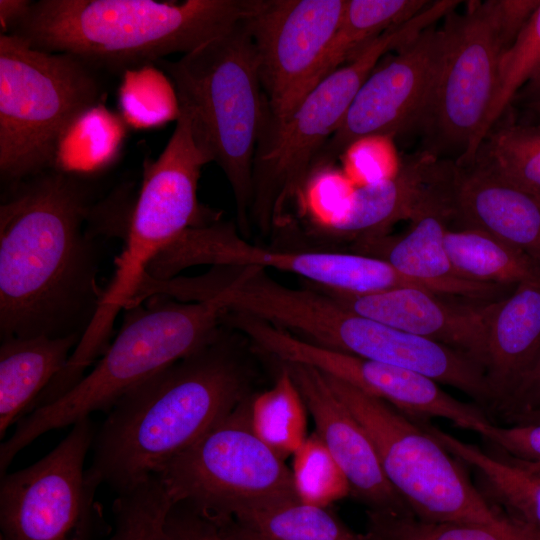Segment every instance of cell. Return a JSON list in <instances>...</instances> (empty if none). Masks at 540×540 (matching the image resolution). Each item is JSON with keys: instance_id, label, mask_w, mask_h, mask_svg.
I'll return each mask as SVG.
<instances>
[{"instance_id": "obj_1", "label": "cell", "mask_w": 540, "mask_h": 540, "mask_svg": "<svg viewBox=\"0 0 540 540\" xmlns=\"http://www.w3.org/2000/svg\"><path fill=\"white\" fill-rule=\"evenodd\" d=\"M0 205V337L82 336L103 299L100 245L84 230L89 191L47 170Z\"/></svg>"}, {"instance_id": "obj_2", "label": "cell", "mask_w": 540, "mask_h": 540, "mask_svg": "<svg viewBox=\"0 0 540 540\" xmlns=\"http://www.w3.org/2000/svg\"><path fill=\"white\" fill-rule=\"evenodd\" d=\"M247 396L244 366L220 332L111 408L96 430L88 470L127 492L160 474Z\"/></svg>"}, {"instance_id": "obj_3", "label": "cell", "mask_w": 540, "mask_h": 540, "mask_svg": "<svg viewBox=\"0 0 540 540\" xmlns=\"http://www.w3.org/2000/svg\"><path fill=\"white\" fill-rule=\"evenodd\" d=\"M262 0H39L10 32L30 46L121 71L187 54L250 17Z\"/></svg>"}, {"instance_id": "obj_4", "label": "cell", "mask_w": 540, "mask_h": 540, "mask_svg": "<svg viewBox=\"0 0 540 540\" xmlns=\"http://www.w3.org/2000/svg\"><path fill=\"white\" fill-rule=\"evenodd\" d=\"M126 310L122 326L96 366L55 401L20 419L0 445V474L42 434L73 425L94 412H109L128 392L194 353L220 333L227 308L215 295L183 302L149 296Z\"/></svg>"}, {"instance_id": "obj_5", "label": "cell", "mask_w": 540, "mask_h": 540, "mask_svg": "<svg viewBox=\"0 0 540 540\" xmlns=\"http://www.w3.org/2000/svg\"><path fill=\"white\" fill-rule=\"evenodd\" d=\"M245 20L176 61H158L176 89L180 112L189 118L196 143L232 188L243 233L248 229L254 158L266 116L256 51Z\"/></svg>"}, {"instance_id": "obj_6", "label": "cell", "mask_w": 540, "mask_h": 540, "mask_svg": "<svg viewBox=\"0 0 540 540\" xmlns=\"http://www.w3.org/2000/svg\"><path fill=\"white\" fill-rule=\"evenodd\" d=\"M253 315L304 340L421 373L456 388L490 411L484 369L468 356L430 339L357 314L324 289L291 288L271 277L254 287Z\"/></svg>"}, {"instance_id": "obj_7", "label": "cell", "mask_w": 540, "mask_h": 540, "mask_svg": "<svg viewBox=\"0 0 540 540\" xmlns=\"http://www.w3.org/2000/svg\"><path fill=\"white\" fill-rule=\"evenodd\" d=\"M96 69L80 58L0 35V175L13 186L53 169L58 141L100 103Z\"/></svg>"}, {"instance_id": "obj_8", "label": "cell", "mask_w": 540, "mask_h": 540, "mask_svg": "<svg viewBox=\"0 0 540 540\" xmlns=\"http://www.w3.org/2000/svg\"><path fill=\"white\" fill-rule=\"evenodd\" d=\"M433 24L423 11L371 42L352 61L314 86L283 119L265 116L253 165L250 215L262 231L285 220L287 204L301 196L313 163L338 128L358 90L388 52Z\"/></svg>"}, {"instance_id": "obj_9", "label": "cell", "mask_w": 540, "mask_h": 540, "mask_svg": "<svg viewBox=\"0 0 540 540\" xmlns=\"http://www.w3.org/2000/svg\"><path fill=\"white\" fill-rule=\"evenodd\" d=\"M322 374L368 433L387 480L416 518L483 524L512 535L509 524L471 481L465 464L414 418L383 399Z\"/></svg>"}, {"instance_id": "obj_10", "label": "cell", "mask_w": 540, "mask_h": 540, "mask_svg": "<svg viewBox=\"0 0 540 540\" xmlns=\"http://www.w3.org/2000/svg\"><path fill=\"white\" fill-rule=\"evenodd\" d=\"M210 162L194 139L189 118L180 112L164 150L144 164L113 278L89 328L94 336L109 338L115 317L131 303L159 252L189 228L216 221L197 195L202 167Z\"/></svg>"}, {"instance_id": "obj_11", "label": "cell", "mask_w": 540, "mask_h": 540, "mask_svg": "<svg viewBox=\"0 0 540 540\" xmlns=\"http://www.w3.org/2000/svg\"><path fill=\"white\" fill-rule=\"evenodd\" d=\"M158 476L173 503L222 517L299 500L284 458L253 429L249 396Z\"/></svg>"}, {"instance_id": "obj_12", "label": "cell", "mask_w": 540, "mask_h": 540, "mask_svg": "<svg viewBox=\"0 0 540 540\" xmlns=\"http://www.w3.org/2000/svg\"><path fill=\"white\" fill-rule=\"evenodd\" d=\"M446 44L415 130L425 150L456 163L471 161L483 138L503 45L491 0L469 1L444 17Z\"/></svg>"}, {"instance_id": "obj_13", "label": "cell", "mask_w": 540, "mask_h": 540, "mask_svg": "<svg viewBox=\"0 0 540 540\" xmlns=\"http://www.w3.org/2000/svg\"><path fill=\"white\" fill-rule=\"evenodd\" d=\"M202 264L275 269L306 278L323 289L350 294H371L400 287L429 290L373 256L268 249L243 239L233 225L217 221L186 230L151 260L146 274L167 280L187 267Z\"/></svg>"}, {"instance_id": "obj_14", "label": "cell", "mask_w": 540, "mask_h": 540, "mask_svg": "<svg viewBox=\"0 0 540 540\" xmlns=\"http://www.w3.org/2000/svg\"><path fill=\"white\" fill-rule=\"evenodd\" d=\"M96 429L90 417L32 465L0 480V540H88L101 484L84 468Z\"/></svg>"}, {"instance_id": "obj_15", "label": "cell", "mask_w": 540, "mask_h": 540, "mask_svg": "<svg viewBox=\"0 0 540 540\" xmlns=\"http://www.w3.org/2000/svg\"><path fill=\"white\" fill-rule=\"evenodd\" d=\"M236 328L280 362L311 366L385 400L407 415L443 418L483 438L494 424L485 409L454 398L421 373L320 346L247 314L237 319Z\"/></svg>"}, {"instance_id": "obj_16", "label": "cell", "mask_w": 540, "mask_h": 540, "mask_svg": "<svg viewBox=\"0 0 540 540\" xmlns=\"http://www.w3.org/2000/svg\"><path fill=\"white\" fill-rule=\"evenodd\" d=\"M345 1L262 0L245 20L268 118L287 117L314 87Z\"/></svg>"}, {"instance_id": "obj_17", "label": "cell", "mask_w": 540, "mask_h": 540, "mask_svg": "<svg viewBox=\"0 0 540 540\" xmlns=\"http://www.w3.org/2000/svg\"><path fill=\"white\" fill-rule=\"evenodd\" d=\"M446 44L444 24L428 27L370 73L313 166L334 163L353 142L415 129Z\"/></svg>"}, {"instance_id": "obj_18", "label": "cell", "mask_w": 540, "mask_h": 540, "mask_svg": "<svg viewBox=\"0 0 540 540\" xmlns=\"http://www.w3.org/2000/svg\"><path fill=\"white\" fill-rule=\"evenodd\" d=\"M454 167V160L425 150L409 155L393 176L354 188L344 211L321 228L357 243L385 236L399 221L432 211L444 212L451 220Z\"/></svg>"}, {"instance_id": "obj_19", "label": "cell", "mask_w": 540, "mask_h": 540, "mask_svg": "<svg viewBox=\"0 0 540 540\" xmlns=\"http://www.w3.org/2000/svg\"><path fill=\"white\" fill-rule=\"evenodd\" d=\"M280 364L297 386L316 433L344 473L350 496L366 505L367 510L413 515L387 480L368 433L333 392L324 375L311 366Z\"/></svg>"}, {"instance_id": "obj_20", "label": "cell", "mask_w": 540, "mask_h": 540, "mask_svg": "<svg viewBox=\"0 0 540 540\" xmlns=\"http://www.w3.org/2000/svg\"><path fill=\"white\" fill-rule=\"evenodd\" d=\"M324 290L357 314L445 345L484 369L487 324L494 301L453 303L416 287L371 294Z\"/></svg>"}, {"instance_id": "obj_21", "label": "cell", "mask_w": 540, "mask_h": 540, "mask_svg": "<svg viewBox=\"0 0 540 540\" xmlns=\"http://www.w3.org/2000/svg\"><path fill=\"white\" fill-rule=\"evenodd\" d=\"M451 221L484 231L540 264V200L475 161L456 163Z\"/></svg>"}, {"instance_id": "obj_22", "label": "cell", "mask_w": 540, "mask_h": 540, "mask_svg": "<svg viewBox=\"0 0 540 540\" xmlns=\"http://www.w3.org/2000/svg\"><path fill=\"white\" fill-rule=\"evenodd\" d=\"M449 222L450 217L444 212H428L411 221V227L402 235L357 242V251L387 262L403 276L438 295L476 302L504 297L507 286L467 281L456 273L444 245Z\"/></svg>"}, {"instance_id": "obj_23", "label": "cell", "mask_w": 540, "mask_h": 540, "mask_svg": "<svg viewBox=\"0 0 540 540\" xmlns=\"http://www.w3.org/2000/svg\"><path fill=\"white\" fill-rule=\"evenodd\" d=\"M540 357V281L523 282L492 303L487 324L485 377L493 404L507 400Z\"/></svg>"}, {"instance_id": "obj_24", "label": "cell", "mask_w": 540, "mask_h": 540, "mask_svg": "<svg viewBox=\"0 0 540 540\" xmlns=\"http://www.w3.org/2000/svg\"><path fill=\"white\" fill-rule=\"evenodd\" d=\"M422 427L453 456L475 470L478 489L518 534H540V473L497 447L485 451L424 421Z\"/></svg>"}, {"instance_id": "obj_25", "label": "cell", "mask_w": 540, "mask_h": 540, "mask_svg": "<svg viewBox=\"0 0 540 540\" xmlns=\"http://www.w3.org/2000/svg\"><path fill=\"white\" fill-rule=\"evenodd\" d=\"M81 340L66 337H10L0 345V438L26 416L66 366Z\"/></svg>"}, {"instance_id": "obj_26", "label": "cell", "mask_w": 540, "mask_h": 540, "mask_svg": "<svg viewBox=\"0 0 540 540\" xmlns=\"http://www.w3.org/2000/svg\"><path fill=\"white\" fill-rule=\"evenodd\" d=\"M444 245L464 280L502 286L540 281V264L518 248L474 229L447 228Z\"/></svg>"}, {"instance_id": "obj_27", "label": "cell", "mask_w": 540, "mask_h": 540, "mask_svg": "<svg viewBox=\"0 0 540 540\" xmlns=\"http://www.w3.org/2000/svg\"><path fill=\"white\" fill-rule=\"evenodd\" d=\"M430 3L425 0H346L314 86L356 58L376 38L415 17Z\"/></svg>"}, {"instance_id": "obj_28", "label": "cell", "mask_w": 540, "mask_h": 540, "mask_svg": "<svg viewBox=\"0 0 540 540\" xmlns=\"http://www.w3.org/2000/svg\"><path fill=\"white\" fill-rule=\"evenodd\" d=\"M125 134L122 117L98 103L82 112L62 134L53 169L76 177L100 172L116 159Z\"/></svg>"}, {"instance_id": "obj_29", "label": "cell", "mask_w": 540, "mask_h": 540, "mask_svg": "<svg viewBox=\"0 0 540 540\" xmlns=\"http://www.w3.org/2000/svg\"><path fill=\"white\" fill-rule=\"evenodd\" d=\"M261 540H370L355 533L325 507L300 500L254 509L232 517Z\"/></svg>"}, {"instance_id": "obj_30", "label": "cell", "mask_w": 540, "mask_h": 540, "mask_svg": "<svg viewBox=\"0 0 540 540\" xmlns=\"http://www.w3.org/2000/svg\"><path fill=\"white\" fill-rule=\"evenodd\" d=\"M471 161L490 168L540 200V123L517 124L500 119L484 136Z\"/></svg>"}, {"instance_id": "obj_31", "label": "cell", "mask_w": 540, "mask_h": 540, "mask_svg": "<svg viewBox=\"0 0 540 540\" xmlns=\"http://www.w3.org/2000/svg\"><path fill=\"white\" fill-rule=\"evenodd\" d=\"M305 403L287 369L281 365L274 385L251 397V422L256 434L282 458L306 439Z\"/></svg>"}, {"instance_id": "obj_32", "label": "cell", "mask_w": 540, "mask_h": 540, "mask_svg": "<svg viewBox=\"0 0 540 540\" xmlns=\"http://www.w3.org/2000/svg\"><path fill=\"white\" fill-rule=\"evenodd\" d=\"M118 102L126 125L137 129L177 121L180 115L179 100L172 81L153 63L122 73Z\"/></svg>"}, {"instance_id": "obj_33", "label": "cell", "mask_w": 540, "mask_h": 540, "mask_svg": "<svg viewBox=\"0 0 540 540\" xmlns=\"http://www.w3.org/2000/svg\"><path fill=\"white\" fill-rule=\"evenodd\" d=\"M539 70L540 5L511 46L501 53L496 92L484 126L483 138Z\"/></svg>"}, {"instance_id": "obj_34", "label": "cell", "mask_w": 540, "mask_h": 540, "mask_svg": "<svg viewBox=\"0 0 540 540\" xmlns=\"http://www.w3.org/2000/svg\"><path fill=\"white\" fill-rule=\"evenodd\" d=\"M292 476L300 501L327 508L350 495L348 481L317 433L293 453Z\"/></svg>"}, {"instance_id": "obj_35", "label": "cell", "mask_w": 540, "mask_h": 540, "mask_svg": "<svg viewBox=\"0 0 540 540\" xmlns=\"http://www.w3.org/2000/svg\"><path fill=\"white\" fill-rule=\"evenodd\" d=\"M172 500L162 483L148 480L119 494L110 540H161Z\"/></svg>"}, {"instance_id": "obj_36", "label": "cell", "mask_w": 540, "mask_h": 540, "mask_svg": "<svg viewBox=\"0 0 540 540\" xmlns=\"http://www.w3.org/2000/svg\"><path fill=\"white\" fill-rule=\"evenodd\" d=\"M370 540H513V536L477 523L428 522L411 514L367 510Z\"/></svg>"}, {"instance_id": "obj_37", "label": "cell", "mask_w": 540, "mask_h": 540, "mask_svg": "<svg viewBox=\"0 0 540 540\" xmlns=\"http://www.w3.org/2000/svg\"><path fill=\"white\" fill-rule=\"evenodd\" d=\"M161 540H255L232 517H222L174 503Z\"/></svg>"}, {"instance_id": "obj_38", "label": "cell", "mask_w": 540, "mask_h": 540, "mask_svg": "<svg viewBox=\"0 0 540 540\" xmlns=\"http://www.w3.org/2000/svg\"><path fill=\"white\" fill-rule=\"evenodd\" d=\"M349 180L333 163L311 169L300 198L320 227L331 223L346 208L354 189L349 186Z\"/></svg>"}, {"instance_id": "obj_39", "label": "cell", "mask_w": 540, "mask_h": 540, "mask_svg": "<svg viewBox=\"0 0 540 540\" xmlns=\"http://www.w3.org/2000/svg\"><path fill=\"white\" fill-rule=\"evenodd\" d=\"M390 136L374 135L350 144L341 154L343 172L361 185L378 182L393 176L400 162Z\"/></svg>"}, {"instance_id": "obj_40", "label": "cell", "mask_w": 540, "mask_h": 540, "mask_svg": "<svg viewBox=\"0 0 540 540\" xmlns=\"http://www.w3.org/2000/svg\"><path fill=\"white\" fill-rule=\"evenodd\" d=\"M484 439L518 460L540 464V421L509 426L493 424Z\"/></svg>"}, {"instance_id": "obj_41", "label": "cell", "mask_w": 540, "mask_h": 540, "mask_svg": "<svg viewBox=\"0 0 540 540\" xmlns=\"http://www.w3.org/2000/svg\"><path fill=\"white\" fill-rule=\"evenodd\" d=\"M538 408H540V357L494 414L512 425L522 416Z\"/></svg>"}, {"instance_id": "obj_42", "label": "cell", "mask_w": 540, "mask_h": 540, "mask_svg": "<svg viewBox=\"0 0 540 540\" xmlns=\"http://www.w3.org/2000/svg\"><path fill=\"white\" fill-rule=\"evenodd\" d=\"M491 4L504 51L528 23L540 0H491Z\"/></svg>"}, {"instance_id": "obj_43", "label": "cell", "mask_w": 540, "mask_h": 540, "mask_svg": "<svg viewBox=\"0 0 540 540\" xmlns=\"http://www.w3.org/2000/svg\"><path fill=\"white\" fill-rule=\"evenodd\" d=\"M27 0H0L1 34H7L26 15L31 5Z\"/></svg>"}, {"instance_id": "obj_44", "label": "cell", "mask_w": 540, "mask_h": 540, "mask_svg": "<svg viewBox=\"0 0 540 540\" xmlns=\"http://www.w3.org/2000/svg\"><path fill=\"white\" fill-rule=\"evenodd\" d=\"M519 95L528 103L540 97V70L519 91Z\"/></svg>"}, {"instance_id": "obj_45", "label": "cell", "mask_w": 540, "mask_h": 540, "mask_svg": "<svg viewBox=\"0 0 540 540\" xmlns=\"http://www.w3.org/2000/svg\"><path fill=\"white\" fill-rule=\"evenodd\" d=\"M540 421V408L535 409L526 415L522 416L515 424L538 422Z\"/></svg>"}, {"instance_id": "obj_46", "label": "cell", "mask_w": 540, "mask_h": 540, "mask_svg": "<svg viewBox=\"0 0 540 540\" xmlns=\"http://www.w3.org/2000/svg\"><path fill=\"white\" fill-rule=\"evenodd\" d=\"M528 108L539 118L540 120V97L529 102Z\"/></svg>"}, {"instance_id": "obj_47", "label": "cell", "mask_w": 540, "mask_h": 540, "mask_svg": "<svg viewBox=\"0 0 540 540\" xmlns=\"http://www.w3.org/2000/svg\"><path fill=\"white\" fill-rule=\"evenodd\" d=\"M514 540H540V534H518L514 532Z\"/></svg>"}, {"instance_id": "obj_48", "label": "cell", "mask_w": 540, "mask_h": 540, "mask_svg": "<svg viewBox=\"0 0 540 540\" xmlns=\"http://www.w3.org/2000/svg\"><path fill=\"white\" fill-rule=\"evenodd\" d=\"M519 461L521 463H523L524 465H526L527 467H529L530 469L540 473V464L539 463H530V462H524V461H521V460H519Z\"/></svg>"}, {"instance_id": "obj_49", "label": "cell", "mask_w": 540, "mask_h": 540, "mask_svg": "<svg viewBox=\"0 0 540 540\" xmlns=\"http://www.w3.org/2000/svg\"><path fill=\"white\" fill-rule=\"evenodd\" d=\"M255 539H256V540H261V539H259V538H255Z\"/></svg>"}]
</instances>
